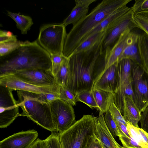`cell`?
Wrapping results in <instances>:
<instances>
[{"mask_svg": "<svg viewBox=\"0 0 148 148\" xmlns=\"http://www.w3.org/2000/svg\"><path fill=\"white\" fill-rule=\"evenodd\" d=\"M105 37L89 50L72 54L68 58L69 77L67 88L75 97L82 92L92 90L97 77L96 70L104 60L102 45Z\"/></svg>", "mask_w": 148, "mask_h": 148, "instance_id": "obj_1", "label": "cell"}, {"mask_svg": "<svg viewBox=\"0 0 148 148\" xmlns=\"http://www.w3.org/2000/svg\"><path fill=\"white\" fill-rule=\"evenodd\" d=\"M35 69L52 71L51 55L37 40L26 41L12 52L0 57V76L13 74L17 71Z\"/></svg>", "mask_w": 148, "mask_h": 148, "instance_id": "obj_2", "label": "cell"}, {"mask_svg": "<svg viewBox=\"0 0 148 148\" xmlns=\"http://www.w3.org/2000/svg\"><path fill=\"white\" fill-rule=\"evenodd\" d=\"M132 0H103L72 28L65 40L62 54L69 58L86 34L114 11Z\"/></svg>", "mask_w": 148, "mask_h": 148, "instance_id": "obj_3", "label": "cell"}, {"mask_svg": "<svg viewBox=\"0 0 148 148\" xmlns=\"http://www.w3.org/2000/svg\"><path fill=\"white\" fill-rule=\"evenodd\" d=\"M17 95L18 106L23 111L21 116H26L51 132H57L53 121L49 103L38 99L36 93L18 90Z\"/></svg>", "mask_w": 148, "mask_h": 148, "instance_id": "obj_4", "label": "cell"}, {"mask_svg": "<svg viewBox=\"0 0 148 148\" xmlns=\"http://www.w3.org/2000/svg\"><path fill=\"white\" fill-rule=\"evenodd\" d=\"M94 117L84 115L68 130L59 134L62 148H85L95 136Z\"/></svg>", "mask_w": 148, "mask_h": 148, "instance_id": "obj_5", "label": "cell"}, {"mask_svg": "<svg viewBox=\"0 0 148 148\" xmlns=\"http://www.w3.org/2000/svg\"><path fill=\"white\" fill-rule=\"evenodd\" d=\"M67 35L62 23L46 24L40 28L37 41L51 55H62Z\"/></svg>", "mask_w": 148, "mask_h": 148, "instance_id": "obj_6", "label": "cell"}, {"mask_svg": "<svg viewBox=\"0 0 148 148\" xmlns=\"http://www.w3.org/2000/svg\"><path fill=\"white\" fill-rule=\"evenodd\" d=\"M132 99L141 112L148 106V73L135 63L132 72Z\"/></svg>", "mask_w": 148, "mask_h": 148, "instance_id": "obj_7", "label": "cell"}, {"mask_svg": "<svg viewBox=\"0 0 148 148\" xmlns=\"http://www.w3.org/2000/svg\"><path fill=\"white\" fill-rule=\"evenodd\" d=\"M53 122L59 134L65 131L76 121L73 106L60 99L49 103Z\"/></svg>", "mask_w": 148, "mask_h": 148, "instance_id": "obj_8", "label": "cell"}, {"mask_svg": "<svg viewBox=\"0 0 148 148\" xmlns=\"http://www.w3.org/2000/svg\"><path fill=\"white\" fill-rule=\"evenodd\" d=\"M118 62V83L113 94L114 101L123 115L125 92L127 87L131 84L132 69L135 62L128 58L123 59Z\"/></svg>", "mask_w": 148, "mask_h": 148, "instance_id": "obj_9", "label": "cell"}, {"mask_svg": "<svg viewBox=\"0 0 148 148\" xmlns=\"http://www.w3.org/2000/svg\"><path fill=\"white\" fill-rule=\"evenodd\" d=\"M132 8L111 23L108 27L103 41L102 51L112 47L125 31L138 28L133 18Z\"/></svg>", "mask_w": 148, "mask_h": 148, "instance_id": "obj_10", "label": "cell"}, {"mask_svg": "<svg viewBox=\"0 0 148 148\" xmlns=\"http://www.w3.org/2000/svg\"><path fill=\"white\" fill-rule=\"evenodd\" d=\"M12 90L0 86V128L7 127L16 118L21 116L17 101L14 98Z\"/></svg>", "mask_w": 148, "mask_h": 148, "instance_id": "obj_11", "label": "cell"}, {"mask_svg": "<svg viewBox=\"0 0 148 148\" xmlns=\"http://www.w3.org/2000/svg\"><path fill=\"white\" fill-rule=\"evenodd\" d=\"M0 86L13 90H18L36 93L59 95L60 87V86L49 87L35 85L22 80L13 74L0 76Z\"/></svg>", "mask_w": 148, "mask_h": 148, "instance_id": "obj_12", "label": "cell"}, {"mask_svg": "<svg viewBox=\"0 0 148 148\" xmlns=\"http://www.w3.org/2000/svg\"><path fill=\"white\" fill-rule=\"evenodd\" d=\"M13 74L22 80L35 85L49 87L60 86L51 70L31 69L17 71Z\"/></svg>", "mask_w": 148, "mask_h": 148, "instance_id": "obj_13", "label": "cell"}, {"mask_svg": "<svg viewBox=\"0 0 148 148\" xmlns=\"http://www.w3.org/2000/svg\"><path fill=\"white\" fill-rule=\"evenodd\" d=\"M132 30L130 29L126 30L122 34L112 47L104 51V68L96 78L95 82L109 67L118 62L121 53L130 41Z\"/></svg>", "mask_w": 148, "mask_h": 148, "instance_id": "obj_14", "label": "cell"}, {"mask_svg": "<svg viewBox=\"0 0 148 148\" xmlns=\"http://www.w3.org/2000/svg\"><path fill=\"white\" fill-rule=\"evenodd\" d=\"M34 130L22 131L9 136L0 142V148H29L37 138Z\"/></svg>", "mask_w": 148, "mask_h": 148, "instance_id": "obj_15", "label": "cell"}, {"mask_svg": "<svg viewBox=\"0 0 148 148\" xmlns=\"http://www.w3.org/2000/svg\"><path fill=\"white\" fill-rule=\"evenodd\" d=\"M118 62L109 67L95 82L92 90L100 89L112 93L115 92L118 80Z\"/></svg>", "mask_w": 148, "mask_h": 148, "instance_id": "obj_16", "label": "cell"}, {"mask_svg": "<svg viewBox=\"0 0 148 148\" xmlns=\"http://www.w3.org/2000/svg\"><path fill=\"white\" fill-rule=\"evenodd\" d=\"M95 120V134L103 148H122L115 140L105 123L103 114L93 116Z\"/></svg>", "mask_w": 148, "mask_h": 148, "instance_id": "obj_17", "label": "cell"}, {"mask_svg": "<svg viewBox=\"0 0 148 148\" xmlns=\"http://www.w3.org/2000/svg\"><path fill=\"white\" fill-rule=\"evenodd\" d=\"M97 0H75V5L69 16L63 21L62 24L66 27L69 25H75L87 15L90 5Z\"/></svg>", "mask_w": 148, "mask_h": 148, "instance_id": "obj_18", "label": "cell"}, {"mask_svg": "<svg viewBox=\"0 0 148 148\" xmlns=\"http://www.w3.org/2000/svg\"><path fill=\"white\" fill-rule=\"evenodd\" d=\"M141 112L134 102L132 97L125 96L123 116L126 122L137 127H139L138 123L140 121Z\"/></svg>", "mask_w": 148, "mask_h": 148, "instance_id": "obj_19", "label": "cell"}, {"mask_svg": "<svg viewBox=\"0 0 148 148\" xmlns=\"http://www.w3.org/2000/svg\"><path fill=\"white\" fill-rule=\"evenodd\" d=\"M139 34L133 30L131 31L130 41L121 53L118 62L124 58H128L142 67L138 46Z\"/></svg>", "mask_w": 148, "mask_h": 148, "instance_id": "obj_20", "label": "cell"}, {"mask_svg": "<svg viewBox=\"0 0 148 148\" xmlns=\"http://www.w3.org/2000/svg\"><path fill=\"white\" fill-rule=\"evenodd\" d=\"M92 91L99 108V115H103L109 110L111 105L114 102L113 95L100 89H95Z\"/></svg>", "mask_w": 148, "mask_h": 148, "instance_id": "obj_21", "label": "cell"}, {"mask_svg": "<svg viewBox=\"0 0 148 148\" xmlns=\"http://www.w3.org/2000/svg\"><path fill=\"white\" fill-rule=\"evenodd\" d=\"M138 46L142 67L148 73V34L146 33L139 34Z\"/></svg>", "mask_w": 148, "mask_h": 148, "instance_id": "obj_22", "label": "cell"}, {"mask_svg": "<svg viewBox=\"0 0 148 148\" xmlns=\"http://www.w3.org/2000/svg\"><path fill=\"white\" fill-rule=\"evenodd\" d=\"M107 28L85 40L76 49L72 55L86 51L93 48L105 37Z\"/></svg>", "mask_w": 148, "mask_h": 148, "instance_id": "obj_23", "label": "cell"}, {"mask_svg": "<svg viewBox=\"0 0 148 148\" xmlns=\"http://www.w3.org/2000/svg\"><path fill=\"white\" fill-rule=\"evenodd\" d=\"M8 15L15 21L17 28L22 34H26L33 24L32 18L29 16L10 11H8Z\"/></svg>", "mask_w": 148, "mask_h": 148, "instance_id": "obj_24", "label": "cell"}, {"mask_svg": "<svg viewBox=\"0 0 148 148\" xmlns=\"http://www.w3.org/2000/svg\"><path fill=\"white\" fill-rule=\"evenodd\" d=\"M127 128L130 136L143 148H148V133L141 128L127 123Z\"/></svg>", "mask_w": 148, "mask_h": 148, "instance_id": "obj_25", "label": "cell"}, {"mask_svg": "<svg viewBox=\"0 0 148 148\" xmlns=\"http://www.w3.org/2000/svg\"><path fill=\"white\" fill-rule=\"evenodd\" d=\"M55 77L57 83L60 86L67 88L69 77L68 58L64 57L60 67Z\"/></svg>", "mask_w": 148, "mask_h": 148, "instance_id": "obj_26", "label": "cell"}, {"mask_svg": "<svg viewBox=\"0 0 148 148\" xmlns=\"http://www.w3.org/2000/svg\"><path fill=\"white\" fill-rule=\"evenodd\" d=\"M77 101L82 102L91 108L96 109L99 111V108L95 101L92 91H86L82 92L75 97Z\"/></svg>", "mask_w": 148, "mask_h": 148, "instance_id": "obj_27", "label": "cell"}, {"mask_svg": "<svg viewBox=\"0 0 148 148\" xmlns=\"http://www.w3.org/2000/svg\"><path fill=\"white\" fill-rule=\"evenodd\" d=\"M133 18L137 27L148 34V10L134 13Z\"/></svg>", "mask_w": 148, "mask_h": 148, "instance_id": "obj_28", "label": "cell"}, {"mask_svg": "<svg viewBox=\"0 0 148 148\" xmlns=\"http://www.w3.org/2000/svg\"><path fill=\"white\" fill-rule=\"evenodd\" d=\"M25 42L17 40L0 43V57L12 52L24 44Z\"/></svg>", "mask_w": 148, "mask_h": 148, "instance_id": "obj_29", "label": "cell"}, {"mask_svg": "<svg viewBox=\"0 0 148 148\" xmlns=\"http://www.w3.org/2000/svg\"><path fill=\"white\" fill-rule=\"evenodd\" d=\"M104 117L106 124L113 136L114 137H119L120 134L118 128L112 119L109 110L105 113Z\"/></svg>", "mask_w": 148, "mask_h": 148, "instance_id": "obj_30", "label": "cell"}, {"mask_svg": "<svg viewBox=\"0 0 148 148\" xmlns=\"http://www.w3.org/2000/svg\"><path fill=\"white\" fill-rule=\"evenodd\" d=\"M60 99L72 106H75L77 101L74 95L67 88L61 86L60 88Z\"/></svg>", "mask_w": 148, "mask_h": 148, "instance_id": "obj_31", "label": "cell"}, {"mask_svg": "<svg viewBox=\"0 0 148 148\" xmlns=\"http://www.w3.org/2000/svg\"><path fill=\"white\" fill-rule=\"evenodd\" d=\"M45 140L47 148H62L60 141L59 133L57 132H51V134Z\"/></svg>", "mask_w": 148, "mask_h": 148, "instance_id": "obj_32", "label": "cell"}, {"mask_svg": "<svg viewBox=\"0 0 148 148\" xmlns=\"http://www.w3.org/2000/svg\"><path fill=\"white\" fill-rule=\"evenodd\" d=\"M109 110L115 122H120L127 126V123L114 102L111 104Z\"/></svg>", "mask_w": 148, "mask_h": 148, "instance_id": "obj_33", "label": "cell"}, {"mask_svg": "<svg viewBox=\"0 0 148 148\" xmlns=\"http://www.w3.org/2000/svg\"><path fill=\"white\" fill-rule=\"evenodd\" d=\"M52 64V71L55 76L59 70L64 56L62 55L56 54L51 55Z\"/></svg>", "mask_w": 148, "mask_h": 148, "instance_id": "obj_34", "label": "cell"}, {"mask_svg": "<svg viewBox=\"0 0 148 148\" xmlns=\"http://www.w3.org/2000/svg\"><path fill=\"white\" fill-rule=\"evenodd\" d=\"M122 144L125 148H143L130 136L128 137L120 135L119 137Z\"/></svg>", "mask_w": 148, "mask_h": 148, "instance_id": "obj_35", "label": "cell"}, {"mask_svg": "<svg viewBox=\"0 0 148 148\" xmlns=\"http://www.w3.org/2000/svg\"><path fill=\"white\" fill-rule=\"evenodd\" d=\"M134 13L148 10V0H136L132 7Z\"/></svg>", "mask_w": 148, "mask_h": 148, "instance_id": "obj_36", "label": "cell"}, {"mask_svg": "<svg viewBox=\"0 0 148 148\" xmlns=\"http://www.w3.org/2000/svg\"><path fill=\"white\" fill-rule=\"evenodd\" d=\"M17 40L16 36L10 31L0 30V43Z\"/></svg>", "mask_w": 148, "mask_h": 148, "instance_id": "obj_37", "label": "cell"}, {"mask_svg": "<svg viewBox=\"0 0 148 148\" xmlns=\"http://www.w3.org/2000/svg\"><path fill=\"white\" fill-rule=\"evenodd\" d=\"M140 121L141 128L148 133V106L141 114Z\"/></svg>", "mask_w": 148, "mask_h": 148, "instance_id": "obj_38", "label": "cell"}, {"mask_svg": "<svg viewBox=\"0 0 148 148\" xmlns=\"http://www.w3.org/2000/svg\"><path fill=\"white\" fill-rule=\"evenodd\" d=\"M102 147L96 136L92 138L85 148H102Z\"/></svg>", "mask_w": 148, "mask_h": 148, "instance_id": "obj_39", "label": "cell"}, {"mask_svg": "<svg viewBox=\"0 0 148 148\" xmlns=\"http://www.w3.org/2000/svg\"><path fill=\"white\" fill-rule=\"evenodd\" d=\"M29 148H47L46 141L37 138Z\"/></svg>", "mask_w": 148, "mask_h": 148, "instance_id": "obj_40", "label": "cell"}, {"mask_svg": "<svg viewBox=\"0 0 148 148\" xmlns=\"http://www.w3.org/2000/svg\"><path fill=\"white\" fill-rule=\"evenodd\" d=\"M118 128L121 135L130 137L127 127L123 124L119 122H115Z\"/></svg>", "mask_w": 148, "mask_h": 148, "instance_id": "obj_41", "label": "cell"}, {"mask_svg": "<svg viewBox=\"0 0 148 148\" xmlns=\"http://www.w3.org/2000/svg\"><path fill=\"white\" fill-rule=\"evenodd\" d=\"M122 148H125V147H122Z\"/></svg>", "mask_w": 148, "mask_h": 148, "instance_id": "obj_42", "label": "cell"}, {"mask_svg": "<svg viewBox=\"0 0 148 148\" xmlns=\"http://www.w3.org/2000/svg\"><path fill=\"white\" fill-rule=\"evenodd\" d=\"M102 148H103L102 147Z\"/></svg>", "mask_w": 148, "mask_h": 148, "instance_id": "obj_43", "label": "cell"}]
</instances>
